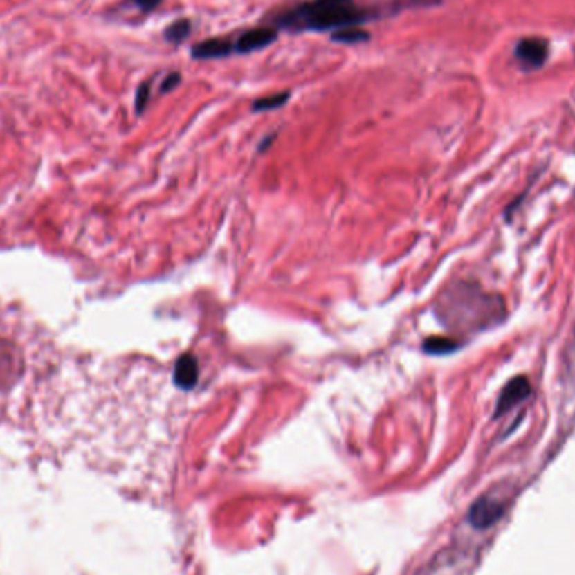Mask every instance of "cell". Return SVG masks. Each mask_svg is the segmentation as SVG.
<instances>
[{"mask_svg":"<svg viewBox=\"0 0 575 575\" xmlns=\"http://www.w3.org/2000/svg\"><path fill=\"white\" fill-rule=\"evenodd\" d=\"M363 21L365 15L358 12L354 0H313L286 14L283 26L301 30H328Z\"/></svg>","mask_w":575,"mask_h":575,"instance_id":"1","label":"cell"},{"mask_svg":"<svg viewBox=\"0 0 575 575\" xmlns=\"http://www.w3.org/2000/svg\"><path fill=\"white\" fill-rule=\"evenodd\" d=\"M234 46L224 39H209V41L199 42L192 48V57L195 60H217L226 57L232 53Z\"/></svg>","mask_w":575,"mask_h":575,"instance_id":"6","label":"cell"},{"mask_svg":"<svg viewBox=\"0 0 575 575\" xmlns=\"http://www.w3.org/2000/svg\"><path fill=\"white\" fill-rule=\"evenodd\" d=\"M179 84H180V74L179 73H170L165 77V80H163L162 86H160V91L168 93V91H172V89L177 88Z\"/></svg>","mask_w":575,"mask_h":575,"instance_id":"13","label":"cell"},{"mask_svg":"<svg viewBox=\"0 0 575 575\" xmlns=\"http://www.w3.org/2000/svg\"><path fill=\"white\" fill-rule=\"evenodd\" d=\"M530 392H531V387L527 377L511 378V381L503 387L502 394H500L495 416H498V417L503 416V414L508 412V410L513 408V405L520 404L522 401H525V399L530 396Z\"/></svg>","mask_w":575,"mask_h":575,"instance_id":"2","label":"cell"},{"mask_svg":"<svg viewBox=\"0 0 575 575\" xmlns=\"http://www.w3.org/2000/svg\"><path fill=\"white\" fill-rule=\"evenodd\" d=\"M148 98H150V83L140 84L138 89H136V96H135L136 113L143 111L145 107H147V103H148Z\"/></svg>","mask_w":575,"mask_h":575,"instance_id":"12","label":"cell"},{"mask_svg":"<svg viewBox=\"0 0 575 575\" xmlns=\"http://www.w3.org/2000/svg\"><path fill=\"white\" fill-rule=\"evenodd\" d=\"M276 41V30L271 27H257L244 33L234 46L237 53H253V51L263 49L266 46L273 44Z\"/></svg>","mask_w":575,"mask_h":575,"instance_id":"5","label":"cell"},{"mask_svg":"<svg viewBox=\"0 0 575 575\" xmlns=\"http://www.w3.org/2000/svg\"><path fill=\"white\" fill-rule=\"evenodd\" d=\"M197 375H199L197 362H195L194 357H190V355H183L182 358H179L177 365H175V370H174V381L179 387H182V389H185V390L192 389V387L195 385V382H197Z\"/></svg>","mask_w":575,"mask_h":575,"instance_id":"7","label":"cell"},{"mask_svg":"<svg viewBox=\"0 0 575 575\" xmlns=\"http://www.w3.org/2000/svg\"><path fill=\"white\" fill-rule=\"evenodd\" d=\"M369 37L370 34L367 33V30L355 26L342 27V29L335 30V33L331 34V41L342 42V44H358V42L369 41Z\"/></svg>","mask_w":575,"mask_h":575,"instance_id":"8","label":"cell"},{"mask_svg":"<svg viewBox=\"0 0 575 575\" xmlns=\"http://www.w3.org/2000/svg\"><path fill=\"white\" fill-rule=\"evenodd\" d=\"M515 54L520 61L535 68V66H542L543 62L547 61L549 46H547V42L542 41V39L528 37L516 44Z\"/></svg>","mask_w":575,"mask_h":575,"instance_id":"4","label":"cell"},{"mask_svg":"<svg viewBox=\"0 0 575 575\" xmlns=\"http://www.w3.org/2000/svg\"><path fill=\"white\" fill-rule=\"evenodd\" d=\"M289 93H280V95H271L266 98H259V100L254 101L253 109L254 111H268V109H275L283 107L288 101Z\"/></svg>","mask_w":575,"mask_h":575,"instance_id":"10","label":"cell"},{"mask_svg":"<svg viewBox=\"0 0 575 575\" xmlns=\"http://www.w3.org/2000/svg\"><path fill=\"white\" fill-rule=\"evenodd\" d=\"M502 515L503 504L496 498H493V496H483V498H481L478 503H475V506L471 508L469 518H471V523L475 527L488 528L495 522H498V518Z\"/></svg>","mask_w":575,"mask_h":575,"instance_id":"3","label":"cell"},{"mask_svg":"<svg viewBox=\"0 0 575 575\" xmlns=\"http://www.w3.org/2000/svg\"><path fill=\"white\" fill-rule=\"evenodd\" d=\"M456 347V343L448 338H431L426 343V350L431 352V354H448V352L455 350Z\"/></svg>","mask_w":575,"mask_h":575,"instance_id":"11","label":"cell"},{"mask_svg":"<svg viewBox=\"0 0 575 575\" xmlns=\"http://www.w3.org/2000/svg\"><path fill=\"white\" fill-rule=\"evenodd\" d=\"M131 2L135 3L142 12H150V10H154L160 6L162 0H131Z\"/></svg>","mask_w":575,"mask_h":575,"instance_id":"14","label":"cell"},{"mask_svg":"<svg viewBox=\"0 0 575 575\" xmlns=\"http://www.w3.org/2000/svg\"><path fill=\"white\" fill-rule=\"evenodd\" d=\"M190 30H192V26H190L189 19H179V21L172 22V24L167 27L165 39L168 42L180 44V42L185 41V39L190 36Z\"/></svg>","mask_w":575,"mask_h":575,"instance_id":"9","label":"cell"}]
</instances>
